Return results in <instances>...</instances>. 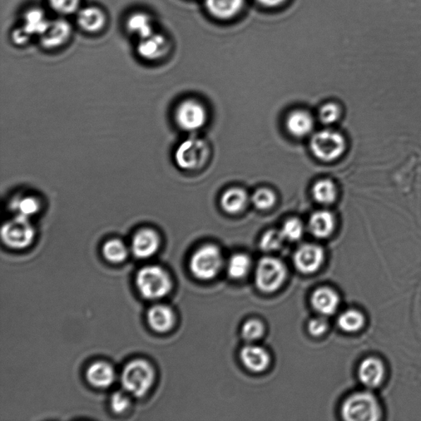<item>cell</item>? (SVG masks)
Instances as JSON below:
<instances>
[{"label":"cell","mask_w":421,"mask_h":421,"mask_svg":"<svg viewBox=\"0 0 421 421\" xmlns=\"http://www.w3.org/2000/svg\"><path fill=\"white\" fill-rule=\"evenodd\" d=\"M341 415L348 421H378L382 417V410L373 393H355L345 400Z\"/></svg>","instance_id":"6da1fadb"},{"label":"cell","mask_w":421,"mask_h":421,"mask_svg":"<svg viewBox=\"0 0 421 421\" xmlns=\"http://www.w3.org/2000/svg\"><path fill=\"white\" fill-rule=\"evenodd\" d=\"M154 377V370L147 361L135 360L123 369L121 384L128 393L141 398L150 390Z\"/></svg>","instance_id":"7a4b0ae2"},{"label":"cell","mask_w":421,"mask_h":421,"mask_svg":"<svg viewBox=\"0 0 421 421\" xmlns=\"http://www.w3.org/2000/svg\"><path fill=\"white\" fill-rule=\"evenodd\" d=\"M136 283L141 295L150 300L162 298L172 287L169 274L157 266L143 267L138 274Z\"/></svg>","instance_id":"3957f363"},{"label":"cell","mask_w":421,"mask_h":421,"mask_svg":"<svg viewBox=\"0 0 421 421\" xmlns=\"http://www.w3.org/2000/svg\"><path fill=\"white\" fill-rule=\"evenodd\" d=\"M209 156V148L204 140L190 138L178 147L175 161L181 169L195 171L205 165Z\"/></svg>","instance_id":"277c9868"},{"label":"cell","mask_w":421,"mask_h":421,"mask_svg":"<svg viewBox=\"0 0 421 421\" xmlns=\"http://www.w3.org/2000/svg\"><path fill=\"white\" fill-rule=\"evenodd\" d=\"M222 255L219 248L206 245L200 248L192 256L190 270L197 279L210 280L219 272Z\"/></svg>","instance_id":"5b68a950"},{"label":"cell","mask_w":421,"mask_h":421,"mask_svg":"<svg viewBox=\"0 0 421 421\" xmlns=\"http://www.w3.org/2000/svg\"><path fill=\"white\" fill-rule=\"evenodd\" d=\"M310 148L318 159L333 161L343 154L346 141L343 136L338 132L321 130L311 138Z\"/></svg>","instance_id":"8992f818"},{"label":"cell","mask_w":421,"mask_h":421,"mask_svg":"<svg viewBox=\"0 0 421 421\" xmlns=\"http://www.w3.org/2000/svg\"><path fill=\"white\" fill-rule=\"evenodd\" d=\"M2 240L5 245L14 250H23L32 245L35 229L28 218L15 216L5 222L1 230Z\"/></svg>","instance_id":"52a82bcc"},{"label":"cell","mask_w":421,"mask_h":421,"mask_svg":"<svg viewBox=\"0 0 421 421\" xmlns=\"http://www.w3.org/2000/svg\"><path fill=\"white\" fill-rule=\"evenodd\" d=\"M286 269L282 262L274 257H262L257 264L255 274L256 285L264 292H274L283 283Z\"/></svg>","instance_id":"ba28073f"},{"label":"cell","mask_w":421,"mask_h":421,"mask_svg":"<svg viewBox=\"0 0 421 421\" xmlns=\"http://www.w3.org/2000/svg\"><path fill=\"white\" fill-rule=\"evenodd\" d=\"M176 121L183 130L194 132L204 127L207 121V111L201 103L186 100L180 104L176 111Z\"/></svg>","instance_id":"9c48e42d"},{"label":"cell","mask_w":421,"mask_h":421,"mask_svg":"<svg viewBox=\"0 0 421 421\" xmlns=\"http://www.w3.org/2000/svg\"><path fill=\"white\" fill-rule=\"evenodd\" d=\"M324 260L323 249L318 245L306 244L296 250L294 255L295 266L303 274H313L319 269Z\"/></svg>","instance_id":"30bf717a"},{"label":"cell","mask_w":421,"mask_h":421,"mask_svg":"<svg viewBox=\"0 0 421 421\" xmlns=\"http://www.w3.org/2000/svg\"><path fill=\"white\" fill-rule=\"evenodd\" d=\"M385 374L382 360L374 356L365 358L359 365L358 377L360 383L370 389L379 387L384 382Z\"/></svg>","instance_id":"8fae6325"},{"label":"cell","mask_w":421,"mask_h":421,"mask_svg":"<svg viewBox=\"0 0 421 421\" xmlns=\"http://www.w3.org/2000/svg\"><path fill=\"white\" fill-rule=\"evenodd\" d=\"M71 24L64 19H56L49 21L46 31L39 36L42 47L54 49L61 47L71 36Z\"/></svg>","instance_id":"7c38bea8"},{"label":"cell","mask_w":421,"mask_h":421,"mask_svg":"<svg viewBox=\"0 0 421 421\" xmlns=\"http://www.w3.org/2000/svg\"><path fill=\"white\" fill-rule=\"evenodd\" d=\"M170 43L159 33L153 32L150 36L140 39L138 53L147 61H157L169 51Z\"/></svg>","instance_id":"4fadbf2b"},{"label":"cell","mask_w":421,"mask_h":421,"mask_svg":"<svg viewBox=\"0 0 421 421\" xmlns=\"http://www.w3.org/2000/svg\"><path fill=\"white\" fill-rule=\"evenodd\" d=\"M160 245V238L151 229H142L136 233L132 241V250L138 259H147L156 254Z\"/></svg>","instance_id":"5bb4252c"},{"label":"cell","mask_w":421,"mask_h":421,"mask_svg":"<svg viewBox=\"0 0 421 421\" xmlns=\"http://www.w3.org/2000/svg\"><path fill=\"white\" fill-rule=\"evenodd\" d=\"M240 359L245 367L254 372H262L270 364V356L267 351L255 345L244 346L240 351Z\"/></svg>","instance_id":"9a60e30c"},{"label":"cell","mask_w":421,"mask_h":421,"mask_svg":"<svg viewBox=\"0 0 421 421\" xmlns=\"http://www.w3.org/2000/svg\"><path fill=\"white\" fill-rule=\"evenodd\" d=\"M311 304L322 315H331L338 310L340 299L334 290L323 287L316 290L312 295Z\"/></svg>","instance_id":"2e32d148"},{"label":"cell","mask_w":421,"mask_h":421,"mask_svg":"<svg viewBox=\"0 0 421 421\" xmlns=\"http://www.w3.org/2000/svg\"><path fill=\"white\" fill-rule=\"evenodd\" d=\"M77 21L84 31L98 32L106 26V17L100 8L90 6L84 8L78 12Z\"/></svg>","instance_id":"e0dca14e"},{"label":"cell","mask_w":421,"mask_h":421,"mask_svg":"<svg viewBox=\"0 0 421 421\" xmlns=\"http://www.w3.org/2000/svg\"><path fill=\"white\" fill-rule=\"evenodd\" d=\"M175 315L166 305H155L147 312V321L151 328L158 333H166L175 324Z\"/></svg>","instance_id":"ac0fdd59"},{"label":"cell","mask_w":421,"mask_h":421,"mask_svg":"<svg viewBox=\"0 0 421 421\" xmlns=\"http://www.w3.org/2000/svg\"><path fill=\"white\" fill-rule=\"evenodd\" d=\"M286 125L291 135L303 138L313 131L315 123L309 112L298 110L290 114L286 118Z\"/></svg>","instance_id":"d6986e66"},{"label":"cell","mask_w":421,"mask_h":421,"mask_svg":"<svg viewBox=\"0 0 421 421\" xmlns=\"http://www.w3.org/2000/svg\"><path fill=\"white\" fill-rule=\"evenodd\" d=\"M87 379L94 387L106 389L110 387L115 381V370L110 364L99 361L88 368Z\"/></svg>","instance_id":"ffe728a7"},{"label":"cell","mask_w":421,"mask_h":421,"mask_svg":"<svg viewBox=\"0 0 421 421\" xmlns=\"http://www.w3.org/2000/svg\"><path fill=\"white\" fill-rule=\"evenodd\" d=\"M336 220L333 213L322 210L314 213L310 218L309 229L311 234L319 239H324L334 231Z\"/></svg>","instance_id":"44dd1931"},{"label":"cell","mask_w":421,"mask_h":421,"mask_svg":"<svg viewBox=\"0 0 421 421\" xmlns=\"http://www.w3.org/2000/svg\"><path fill=\"white\" fill-rule=\"evenodd\" d=\"M244 0H206V7L213 16L229 19L239 13Z\"/></svg>","instance_id":"7402d4cb"},{"label":"cell","mask_w":421,"mask_h":421,"mask_svg":"<svg viewBox=\"0 0 421 421\" xmlns=\"http://www.w3.org/2000/svg\"><path fill=\"white\" fill-rule=\"evenodd\" d=\"M249 201L247 193L240 188H232L223 194L221 205L225 212L230 214H236L244 210Z\"/></svg>","instance_id":"603a6c76"},{"label":"cell","mask_w":421,"mask_h":421,"mask_svg":"<svg viewBox=\"0 0 421 421\" xmlns=\"http://www.w3.org/2000/svg\"><path fill=\"white\" fill-rule=\"evenodd\" d=\"M49 20L42 9L32 8L25 14L22 28L29 36H41L46 31Z\"/></svg>","instance_id":"cb8c5ba5"},{"label":"cell","mask_w":421,"mask_h":421,"mask_svg":"<svg viewBox=\"0 0 421 421\" xmlns=\"http://www.w3.org/2000/svg\"><path fill=\"white\" fill-rule=\"evenodd\" d=\"M128 32L140 38H145L155 32L152 19L145 13H135L131 15L126 23Z\"/></svg>","instance_id":"d4e9b609"},{"label":"cell","mask_w":421,"mask_h":421,"mask_svg":"<svg viewBox=\"0 0 421 421\" xmlns=\"http://www.w3.org/2000/svg\"><path fill=\"white\" fill-rule=\"evenodd\" d=\"M10 209L15 213V216L25 218H31L37 214L41 209V204L36 197L32 196L21 195L10 202Z\"/></svg>","instance_id":"484cf974"},{"label":"cell","mask_w":421,"mask_h":421,"mask_svg":"<svg viewBox=\"0 0 421 421\" xmlns=\"http://www.w3.org/2000/svg\"><path fill=\"white\" fill-rule=\"evenodd\" d=\"M312 195L316 202L320 205L334 204L338 197V190L334 183L330 180H321L316 182L312 188Z\"/></svg>","instance_id":"4316f807"},{"label":"cell","mask_w":421,"mask_h":421,"mask_svg":"<svg viewBox=\"0 0 421 421\" xmlns=\"http://www.w3.org/2000/svg\"><path fill=\"white\" fill-rule=\"evenodd\" d=\"M338 323L340 329L346 333H356L363 328L365 319L360 311L348 310L339 316Z\"/></svg>","instance_id":"83f0119b"},{"label":"cell","mask_w":421,"mask_h":421,"mask_svg":"<svg viewBox=\"0 0 421 421\" xmlns=\"http://www.w3.org/2000/svg\"><path fill=\"white\" fill-rule=\"evenodd\" d=\"M251 266L249 256L244 254L233 255L227 265V272L233 279H240L247 275Z\"/></svg>","instance_id":"f1b7e54d"},{"label":"cell","mask_w":421,"mask_h":421,"mask_svg":"<svg viewBox=\"0 0 421 421\" xmlns=\"http://www.w3.org/2000/svg\"><path fill=\"white\" fill-rule=\"evenodd\" d=\"M103 255L108 261L118 264L126 260L128 250L125 244L120 240H111L103 246Z\"/></svg>","instance_id":"f546056e"},{"label":"cell","mask_w":421,"mask_h":421,"mask_svg":"<svg viewBox=\"0 0 421 421\" xmlns=\"http://www.w3.org/2000/svg\"><path fill=\"white\" fill-rule=\"evenodd\" d=\"M275 193L266 188L256 190L251 197L252 204L260 210H269L276 204Z\"/></svg>","instance_id":"4dcf8cb0"},{"label":"cell","mask_w":421,"mask_h":421,"mask_svg":"<svg viewBox=\"0 0 421 421\" xmlns=\"http://www.w3.org/2000/svg\"><path fill=\"white\" fill-rule=\"evenodd\" d=\"M284 240L285 238L281 231L271 230L262 236L260 247L266 252L275 251L280 249Z\"/></svg>","instance_id":"1f68e13d"},{"label":"cell","mask_w":421,"mask_h":421,"mask_svg":"<svg viewBox=\"0 0 421 421\" xmlns=\"http://www.w3.org/2000/svg\"><path fill=\"white\" fill-rule=\"evenodd\" d=\"M281 231L285 240L290 241L299 240L304 234L303 223L297 218H291L284 223Z\"/></svg>","instance_id":"d6a6232c"},{"label":"cell","mask_w":421,"mask_h":421,"mask_svg":"<svg viewBox=\"0 0 421 421\" xmlns=\"http://www.w3.org/2000/svg\"><path fill=\"white\" fill-rule=\"evenodd\" d=\"M264 334V326L262 322L257 319L247 321L242 328V336L247 341H254L260 339Z\"/></svg>","instance_id":"836d02e7"},{"label":"cell","mask_w":421,"mask_h":421,"mask_svg":"<svg viewBox=\"0 0 421 421\" xmlns=\"http://www.w3.org/2000/svg\"><path fill=\"white\" fill-rule=\"evenodd\" d=\"M341 109L336 104L327 103L320 108L319 112V120L325 125H331L339 120L341 116Z\"/></svg>","instance_id":"e575fe53"},{"label":"cell","mask_w":421,"mask_h":421,"mask_svg":"<svg viewBox=\"0 0 421 421\" xmlns=\"http://www.w3.org/2000/svg\"><path fill=\"white\" fill-rule=\"evenodd\" d=\"M51 7L59 14L69 15L75 13L81 0H49Z\"/></svg>","instance_id":"d590c367"},{"label":"cell","mask_w":421,"mask_h":421,"mask_svg":"<svg viewBox=\"0 0 421 421\" xmlns=\"http://www.w3.org/2000/svg\"><path fill=\"white\" fill-rule=\"evenodd\" d=\"M130 401L126 393L116 392L113 393L111 398V408L116 413L120 414L126 412L130 407Z\"/></svg>","instance_id":"8d00e7d4"},{"label":"cell","mask_w":421,"mask_h":421,"mask_svg":"<svg viewBox=\"0 0 421 421\" xmlns=\"http://www.w3.org/2000/svg\"><path fill=\"white\" fill-rule=\"evenodd\" d=\"M308 329L311 335L319 336L325 334V331L328 329V322L322 317L315 318L310 321Z\"/></svg>","instance_id":"74e56055"},{"label":"cell","mask_w":421,"mask_h":421,"mask_svg":"<svg viewBox=\"0 0 421 421\" xmlns=\"http://www.w3.org/2000/svg\"><path fill=\"white\" fill-rule=\"evenodd\" d=\"M13 41L18 44H26L31 36L24 31L22 28L15 29L12 35Z\"/></svg>","instance_id":"f35d334b"},{"label":"cell","mask_w":421,"mask_h":421,"mask_svg":"<svg viewBox=\"0 0 421 421\" xmlns=\"http://www.w3.org/2000/svg\"><path fill=\"white\" fill-rule=\"evenodd\" d=\"M257 1L267 7H276L283 4L286 0H257Z\"/></svg>","instance_id":"ab89813d"}]
</instances>
